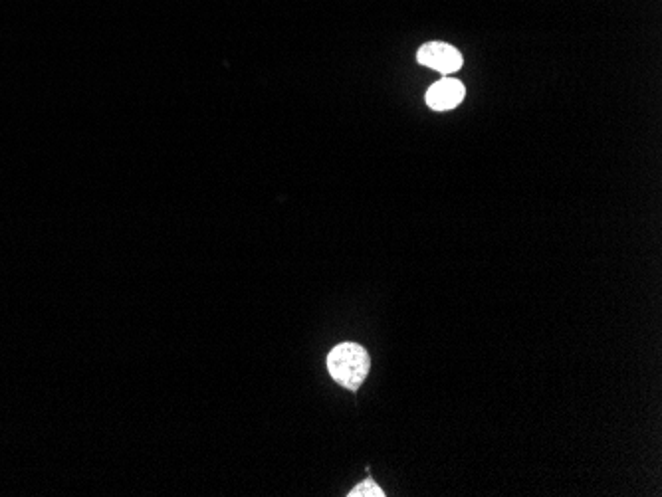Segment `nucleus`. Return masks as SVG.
<instances>
[{
    "label": "nucleus",
    "instance_id": "f257e3e1",
    "mask_svg": "<svg viewBox=\"0 0 662 497\" xmlns=\"http://www.w3.org/2000/svg\"><path fill=\"white\" fill-rule=\"evenodd\" d=\"M371 369L369 353L357 343H341L328 355V371L331 379L347 391H357Z\"/></svg>",
    "mask_w": 662,
    "mask_h": 497
},
{
    "label": "nucleus",
    "instance_id": "f03ea898",
    "mask_svg": "<svg viewBox=\"0 0 662 497\" xmlns=\"http://www.w3.org/2000/svg\"><path fill=\"white\" fill-rule=\"evenodd\" d=\"M419 62L423 66H429L441 74H452L456 70H460L462 66V56L456 48L442 44V42H431L425 44L419 50Z\"/></svg>",
    "mask_w": 662,
    "mask_h": 497
},
{
    "label": "nucleus",
    "instance_id": "7ed1b4c3",
    "mask_svg": "<svg viewBox=\"0 0 662 497\" xmlns=\"http://www.w3.org/2000/svg\"><path fill=\"white\" fill-rule=\"evenodd\" d=\"M464 94H466L464 86L458 80L444 78L427 92V103L435 111H448V109H454L460 101L464 100Z\"/></svg>",
    "mask_w": 662,
    "mask_h": 497
},
{
    "label": "nucleus",
    "instance_id": "20e7f679",
    "mask_svg": "<svg viewBox=\"0 0 662 497\" xmlns=\"http://www.w3.org/2000/svg\"><path fill=\"white\" fill-rule=\"evenodd\" d=\"M349 497H385V492L373 482V480H365L359 486H355L349 494Z\"/></svg>",
    "mask_w": 662,
    "mask_h": 497
}]
</instances>
